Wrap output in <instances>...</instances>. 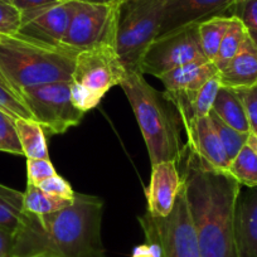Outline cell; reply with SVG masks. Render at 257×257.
<instances>
[{
    "label": "cell",
    "mask_w": 257,
    "mask_h": 257,
    "mask_svg": "<svg viewBox=\"0 0 257 257\" xmlns=\"http://www.w3.org/2000/svg\"><path fill=\"white\" fill-rule=\"evenodd\" d=\"M103 201L76 192L73 203L44 216L24 214L14 257H107L101 237Z\"/></svg>",
    "instance_id": "obj_1"
},
{
    "label": "cell",
    "mask_w": 257,
    "mask_h": 257,
    "mask_svg": "<svg viewBox=\"0 0 257 257\" xmlns=\"http://www.w3.org/2000/svg\"><path fill=\"white\" fill-rule=\"evenodd\" d=\"M21 26V11L14 4L0 0V36L18 34Z\"/></svg>",
    "instance_id": "obj_29"
},
{
    "label": "cell",
    "mask_w": 257,
    "mask_h": 257,
    "mask_svg": "<svg viewBox=\"0 0 257 257\" xmlns=\"http://www.w3.org/2000/svg\"><path fill=\"white\" fill-rule=\"evenodd\" d=\"M219 88H221V82L217 75L196 91H183V92L164 91V93L179 113L182 125H185L190 121L209 115L213 108L214 100Z\"/></svg>",
    "instance_id": "obj_17"
},
{
    "label": "cell",
    "mask_w": 257,
    "mask_h": 257,
    "mask_svg": "<svg viewBox=\"0 0 257 257\" xmlns=\"http://www.w3.org/2000/svg\"><path fill=\"white\" fill-rule=\"evenodd\" d=\"M62 2H68V0H13V4L21 11V13H27V12L47 8Z\"/></svg>",
    "instance_id": "obj_34"
},
{
    "label": "cell",
    "mask_w": 257,
    "mask_h": 257,
    "mask_svg": "<svg viewBox=\"0 0 257 257\" xmlns=\"http://www.w3.org/2000/svg\"><path fill=\"white\" fill-rule=\"evenodd\" d=\"M183 127L188 138L185 148L194 155L201 167L214 172L227 173L231 160L209 116L190 121L183 125Z\"/></svg>",
    "instance_id": "obj_13"
},
{
    "label": "cell",
    "mask_w": 257,
    "mask_h": 257,
    "mask_svg": "<svg viewBox=\"0 0 257 257\" xmlns=\"http://www.w3.org/2000/svg\"><path fill=\"white\" fill-rule=\"evenodd\" d=\"M238 0H165L159 36L213 17H232Z\"/></svg>",
    "instance_id": "obj_12"
},
{
    "label": "cell",
    "mask_w": 257,
    "mask_h": 257,
    "mask_svg": "<svg viewBox=\"0 0 257 257\" xmlns=\"http://www.w3.org/2000/svg\"><path fill=\"white\" fill-rule=\"evenodd\" d=\"M212 110L219 116L223 122L236 128L237 132L243 133V134L251 133L246 107L238 91L221 86Z\"/></svg>",
    "instance_id": "obj_19"
},
{
    "label": "cell",
    "mask_w": 257,
    "mask_h": 257,
    "mask_svg": "<svg viewBox=\"0 0 257 257\" xmlns=\"http://www.w3.org/2000/svg\"><path fill=\"white\" fill-rule=\"evenodd\" d=\"M248 33H249V36H251V38L253 39V42L256 43V46H257V33H256V32H248Z\"/></svg>",
    "instance_id": "obj_39"
},
{
    "label": "cell",
    "mask_w": 257,
    "mask_h": 257,
    "mask_svg": "<svg viewBox=\"0 0 257 257\" xmlns=\"http://www.w3.org/2000/svg\"><path fill=\"white\" fill-rule=\"evenodd\" d=\"M118 4L78 2L62 46L80 52L101 43L116 44Z\"/></svg>",
    "instance_id": "obj_10"
},
{
    "label": "cell",
    "mask_w": 257,
    "mask_h": 257,
    "mask_svg": "<svg viewBox=\"0 0 257 257\" xmlns=\"http://www.w3.org/2000/svg\"><path fill=\"white\" fill-rule=\"evenodd\" d=\"M218 72L213 61L202 58L174 68L158 78L164 86L165 92H183L198 90Z\"/></svg>",
    "instance_id": "obj_18"
},
{
    "label": "cell",
    "mask_w": 257,
    "mask_h": 257,
    "mask_svg": "<svg viewBox=\"0 0 257 257\" xmlns=\"http://www.w3.org/2000/svg\"><path fill=\"white\" fill-rule=\"evenodd\" d=\"M246 107L251 133L257 137V87L251 90L238 91Z\"/></svg>",
    "instance_id": "obj_33"
},
{
    "label": "cell",
    "mask_w": 257,
    "mask_h": 257,
    "mask_svg": "<svg viewBox=\"0 0 257 257\" xmlns=\"http://www.w3.org/2000/svg\"><path fill=\"white\" fill-rule=\"evenodd\" d=\"M182 172L185 198L202 257H238L234 213L241 184L228 173L201 167L185 148Z\"/></svg>",
    "instance_id": "obj_2"
},
{
    "label": "cell",
    "mask_w": 257,
    "mask_h": 257,
    "mask_svg": "<svg viewBox=\"0 0 257 257\" xmlns=\"http://www.w3.org/2000/svg\"><path fill=\"white\" fill-rule=\"evenodd\" d=\"M0 110L6 111L16 118L24 117L33 120V116L24 102L21 91L17 90L2 72H0Z\"/></svg>",
    "instance_id": "obj_26"
},
{
    "label": "cell",
    "mask_w": 257,
    "mask_h": 257,
    "mask_svg": "<svg viewBox=\"0 0 257 257\" xmlns=\"http://www.w3.org/2000/svg\"><path fill=\"white\" fill-rule=\"evenodd\" d=\"M208 116L209 118H211L212 123H213L214 128H216L217 134H218L219 137V140H221L222 145H223L229 160H232L237 154H238L239 150L247 144V139H248L249 134L239 133L237 132L236 128L227 125L226 122H223V121L219 118V116L217 115L213 110L209 112Z\"/></svg>",
    "instance_id": "obj_27"
},
{
    "label": "cell",
    "mask_w": 257,
    "mask_h": 257,
    "mask_svg": "<svg viewBox=\"0 0 257 257\" xmlns=\"http://www.w3.org/2000/svg\"><path fill=\"white\" fill-rule=\"evenodd\" d=\"M17 132L27 159H49L44 128L32 118H16Z\"/></svg>",
    "instance_id": "obj_20"
},
{
    "label": "cell",
    "mask_w": 257,
    "mask_h": 257,
    "mask_svg": "<svg viewBox=\"0 0 257 257\" xmlns=\"http://www.w3.org/2000/svg\"><path fill=\"white\" fill-rule=\"evenodd\" d=\"M77 3V0H68L38 11L22 13V26L18 34L52 46H62V39L67 32Z\"/></svg>",
    "instance_id": "obj_11"
},
{
    "label": "cell",
    "mask_w": 257,
    "mask_h": 257,
    "mask_svg": "<svg viewBox=\"0 0 257 257\" xmlns=\"http://www.w3.org/2000/svg\"><path fill=\"white\" fill-rule=\"evenodd\" d=\"M165 0H122L118 3L116 51L126 71H139L150 44L159 37Z\"/></svg>",
    "instance_id": "obj_5"
},
{
    "label": "cell",
    "mask_w": 257,
    "mask_h": 257,
    "mask_svg": "<svg viewBox=\"0 0 257 257\" xmlns=\"http://www.w3.org/2000/svg\"><path fill=\"white\" fill-rule=\"evenodd\" d=\"M138 219L145 241L157 244L162 257H202L183 182L173 211L167 217H153L145 212Z\"/></svg>",
    "instance_id": "obj_6"
},
{
    "label": "cell",
    "mask_w": 257,
    "mask_h": 257,
    "mask_svg": "<svg viewBox=\"0 0 257 257\" xmlns=\"http://www.w3.org/2000/svg\"><path fill=\"white\" fill-rule=\"evenodd\" d=\"M126 68L115 43H101L80 51L76 56L72 82L90 92L98 101L115 86H120Z\"/></svg>",
    "instance_id": "obj_9"
},
{
    "label": "cell",
    "mask_w": 257,
    "mask_h": 257,
    "mask_svg": "<svg viewBox=\"0 0 257 257\" xmlns=\"http://www.w3.org/2000/svg\"><path fill=\"white\" fill-rule=\"evenodd\" d=\"M77 53L22 34L0 36V72L22 93L44 83L72 81Z\"/></svg>",
    "instance_id": "obj_4"
},
{
    "label": "cell",
    "mask_w": 257,
    "mask_h": 257,
    "mask_svg": "<svg viewBox=\"0 0 257 257\" xmlns=\"http://www.w3.org/2000/svg\"><path fill=\"white\" fill-rule=\"evenodd\" d=\"M158 257H162V256H160V249H159V256H158Z\"/></svg>",
    "instance_id": "obj_42"
},
{
    "label": "cell",
    "mask_w": 257,
    "mask_h": 257,
    "mask_svg": "<svg viewBox=\"0 0 257 257\" xmlns=\"http://www.w3.org/2000/svg\"><path fill=\"white\" fill-rule=\"evenodd\" d=\"M27 257H52V256H47V254H34V256H27Z\"/></svg>",
    "instance_id": "obj_40"
},
{
    "label": "cell",
    "mask_w": 257,
    "mask_h": 257,
    "mask_svg": "<svg viewBox=\"0 0 257 257\" xmlns=\"http://www.w3.org/2000/svg\"><path fill=\"white\" fill-rule=\"evenodd\" d=\"M227 173L242 187H257V153L246 144L231 160Z\"/></svg>",
    "instance_id": "obj_25"
},
{
    "label": "cell",
    "mask_w": 257,
    "mask_h": 257,
    "mask_svg": "<svg viewBox=\"0 0 257 257\" xmlns=\"http://www.w3.org/2000/svg\"><path fill=\"white\" fill-rule=\"evenodd\" d=\"M16 236L8 229L0 227V257H14Z\"/></svg>",
    "instance_id": "obj_35"
},
{
    "label": "cell",
    "mask_w": 257,
    "mask_h": 257,
    "mask_svg": "<svg viewBox=\"0 0 257 257\" xmlns=\"http://www.w3.org/2000/svg\"><path fill=\"white\" fill-rule=\"evenodd\" d=\"M56 174V168L49 159H27V184L38 187Z\"/></svg>",
    "instance_id": "obj_30"
},
{
    "label": "cell",
    "mask_w": 257,
    "mask_h": 257,
    "mask_svg": "<svg viewBox=\"0 0 257 257\" xmlns=\"http://www.w3.org/2000/svg\"><path fill=\"white\" fill-rule=\"evenodd\" d=\"M238 257H257V187H242L234 213Z\"/></svg>",
    "instance_id": "obj_15"
},
{
    "label": "cell",
    "mask_w": 257,
    "mask_h": 257,
    "mask_svg": "<svg viewBox=\"0 0 257 257\" xmlns=\"http://www.w3.org/2000/svg\"><path fill=\"white\" fill-rule=\"evenodd\" d=\"M248 34V29L243 26V23L236 17H232L231 26H229L227 33L224 34L218 53L213 61L219 71L223 70L229 63V61L238 53Z\"/></svg>",
    "instance_id": "obj_24"
},
{
    "label": "cell",
    "mask_w": 257,
    "mask_h": 257,
    "mask_svg": "<svg viewBox=\"0 0 257 257\" xmlns=\"http://www.w3.org/2000/svg\"><path fill=\"white\" fill-rule=\"evenodd\" d=\"M77 2L90 4H118L121 0H77Z\"/></svg>",
    "instance_id": "obj_37"
},
{
    "label": "cell",
    "mask_w": 257,
    "mask_h": 257,
    "mask_svg": "<svg viewBox=\"0 0 257 257\" xmlns=\"http://www.w3.org/2000/svg\"><path fill=\"white\" fill-rule=\"evenodd\" d=\"M23 192L0 183V227L16 234L24 219Z\"/></svg>",
    "instance_id": "obj_21"
},
{
    "label": "cell",
    "mask_w": 257,
    "mask_h": 257,
    "mask_svg": "<svg viewBox=\"0 0 257 257\" xmlns=\"http://www.w3.org/2000/svg\"><path fill=\"white\" fill-rule=\"evenodd\" d=\"M247 144H248L249 147H251L252 149L257 153V137L256 135L252 134V133H249L248 139H247Z\"/></svg>",
    "instance_id": "obj_38"
},
{
    "label": "cell",
    "mask_w": 257,
    "mask_h": 257,
    "mask_svg": "<svg viewBox=\"0 0 257 257\" xmlns=\"http://www.w3.org/2000/svg\"><path fill=\"white\" fill-rule=\"evenodd\" d=\"M180 187L182 175L177 162L169 160L152 165L150 183L145 189L148 213L153 217H167L173 211Z\"/></svg>",
    "instance_id": "obj_14"
},
{
    "label": "cell",
    "mask_w": 257,
    "mask_h": 257,
    "mask_svg": "<svg viewBox=\"0 0 257 257\" xmlns=\"http://www.w3.org/2000/svg\"><path fill=\"white\" fill-rule=\"evenodd\" d=\"M222 87L234 91L257 87V46L248 34L238 53L218 72Z\"/></svg>",
    "instance_id": "obj_16"
},
{
    "label": "cell",
    "mask_w": 257,
    "mask_h": 257,
    "mask_svg": "<svg viewBox=\"0 0 257 257\" xmlns=\"http://www.w3.org/2000/svg\"><path fill=\"white\" fill-rule=\"evenodd\" d=\"M72 203L73 199L51 196L44 193L39 187L32 184H27L26 190L23 192V212L34 216L54 213L71 206Z\"/></svg>",
    "instance_id": "obj_22"
},
{
    "label": "cell",
    "mask_w": 257,
    "mask_h": 257,
    "mask_svg": "<svg viewBox=\"0 0 257 257\" xmlns=\"http://www.w3.org/2000/svg\"><path fill=\"white\" fill-rule=\"evenodd\" d=\"M232 17L238 18L248 32L257 33V0H238Z\"/></svg>",
    "instance_id": "obj_31"
},
{
    "label": "cell",
    "mask_w": 257,
    "mask_h": 257,
    "mask_svg": "<svg viewBox=\"0 0 257 257\" xmlns=\"http://www.w3.org/2000/svg\"><path fill=\"white\" fill-rule=\"evenodd\" d=\"M38 187L41 188L44 193H47V194L61 197V198L73 199V197H75L76 194L72 185H71L67 180L64 179L63 177H61L58 173H57L56 175H53V177L46 179L44 182H42Z\"/></svg>",
    "instance_id": "obj_32"
},
{
    "label": "cell",
    "mask_w": 257,
    "mask_h": 257,
    "mask_svg": "<svg viewBox=\"0 0 257 257\" xmlns=\"http://www.w3.org/2000/svg\"><path fill=\"white\" fill-rule=\"evenodd\" d=\"M142 130L152 165L179 162L185 152L180 138V117L164 92L147 82L140 71H126L120 83Z\"/></svg>",
    "instance_id": "obj_3"
},
{
    "label": "cell",
    "mask_w": 257,
    "mask_h": 257,
    "mask_svg": "<svg viewBox=\"0 0 257 257\" xmlns=\"http://www.w3.org/2000/svg\"><path fill=\"white\" fill-rule=\"evenodd\" d=\"M198 24L182 27L158 37L140 62V72L158 78L189 62L206 58L199 38Z\"/></svg>",
    "instance_id": "obj_8"
},
{
    "label": "cell",
    "mask_w": 257,
    "mask_h": 257,
    "mask_svg": "<svg viewBox=\"0 0 257 257\" xmlns=\"http://www.w3.org/2000/svg\"><path fill=\"white\" fill-rule=\"evenodd\" d=\"M231 22L232 17L221 16L209 18L198 24L202 49L206 58L209 61H214L216 58L222 39L228 31Z\"/></svg>",
    "instance_id": "obj_23"
},
{
    "label": "cell",
    "mask_w": 257,
    "mask_h": 257,
    "mask_svg": "<svg viewBox=\"0 0 257 257\" xmlns=\"http://www.w3.org/2000/svg\"><path fill=\"white\" fill-rule=\"evenodd\" d=\"M159 256V247L153 242H145L139 244L133 249L132 257H158Z\"/></svg>",
    "instance_id": "obj_36"
},
{
    "label": "cell",
    "mask_w": 257,
    "mask_h": 257,
    "mask_svg": "<svg viewBox=\"0 0 257 257\" xmlns=\"http://www.w3.org/2000/svg\"><path fill=\"white\" fill-rule=\"evenodd\" d=\"M0 152L24 157L17 132L16 117L3 110H0Z\"/></svg>",
    "instance_id": "obj_28"
},
{
    "label": "cell",
    "mask_w": 257,
    "mask_h": 257,
    "mask_svg": "<svg viewBox=\"0 0 257 257\" xmlns=\"http://www.w3.org/2000/svg\"><path fill=\"white\" fill-rule=\"evenodd\" d=\"M121 2H122V0H121Z\"/></svg>",
    "instance_id": "obj_43"
},
{
    "label": "cell",
    "mask_w": 257,
    "mask_h": 257,
    "mask_svg": "<svg viewBox=\"0 0 257 257\" xmlns=\"http://www.w3.org/2000/svg\"><path fill=\"white\" fill-rule=\"evenodd\" d=\"M3 2H7V3H12V4H13V0H3Z\"/></svg>",
    "instance_id": "obj_41"
},
{
    "label": "cell",
    "mask_w": 257,
    "mask_h": 257,
    "mask_svg": "<svg viewBox=\"0 0 257 257\" xmlns=\"http://www.w3.org/2000/svg\"><path fill=\"white\" fill-rule=\"evenodd\" d=\"M24 102L33 120L44 132L61 135L80 125L85 112L76 107L71 98V81L44 83L22 90Z\"/></svg>",
    "instance_id": "obj_7"
}]
</instances>
